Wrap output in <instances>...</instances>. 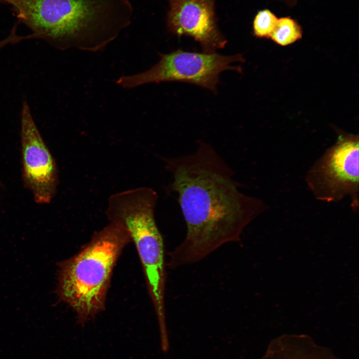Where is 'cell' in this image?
Returning a JSON list of instances; mask_svg holds the SVG:
<instances>
[{
    "mask_svg": "<svg viewBox=\"0 0 359 359\" xmlns=\"http://www.w3.org/2000/svg\"><path fill=\"white\" fill-rule=\"evenodd\" d=\"M162 160L186 226L184 240L170 253L171 268L198 262L239 240L245 227L266 209L262 200L239 190L231 169L208 144L200 142L191 154Z\"/></svg>",
    "mask_w": 359,
    "mask_h": 359,
    "instance_id": "6da1fadb",
    "label": "cell"
},
{
    "mask_svg": "<svg viewBox=\"0 0 359 359\" xmlns=\"http://www.w3.org/2000/svg\"><path fill=\"white\" fill-rule=\"evenodd\" d=\"M18 21L60 50H103L131 23L130 0H0Z\"/></svg>",
    "mask_w": 359,
    "mask_h": 359,
    "instance_id": "7a4b0ae2",
    "label": "cell"
},
{
    "mask_svg": "<svg viewBox=\"0 0 359 359\" xmlns=\"http://www.w3.org/2000/svg\"><path fill=\"white\" fill-rule=\"evenodd\" d=\"M131 241L125 227L111 221L78 253L60 264L58 295L82 326L104 310L114 267Z\"/></svg>",
    "mask_w": 359,
    "mask_h": 359,
    "instance_id": "3957f363",
    "label": "cell"
},
{
    "mask_svg": "<svg viewBox=\"0 0 359 359\" xmlns=\"http://www.w3.org/2000/svg\"><path fill=\"white\" fill-rule=\"evenodd\" d=\"M156 206L150 198L133 197L119 206L115 216L135 244L155 309L159 333L165 336L168 330L165 309L164 245L155 218Z\"/></svg>",
    "mask_w": 359,
    "mask_h": 359,
    "instance_id": "277c9868",
    "label": "cell"
},
{
    "mask_svg": "<svg viewBox=\"0 0 359 359\" xmlns=\"http://www.w3.org/2000/svg\"><path fill=\"white\" fill-rule=\"evenodd\" d=\"M159 61L150 69L138 74L120 77L116 83L123 88L165 81L193 84L216 92L221 72L226 70L239 71L230 64L242 61L241 55H220L216 52L199 53L178 49L160 54Z\"/></svg>",
    "mask_w": 359,
    "mask_h": 359,
    "instance_id": "5b68a950",
    "label": "cell"
},
{
    "mask_svg": "<svg viewBox=\"0 0 359 359\" xmlns=\"http://www.w3.org/2000/svg\"><path fill=\"white\" fill-rule=\"evenodd\" d=\"M359 139L341 135L312 166L307 183L318 200L336 202L349 195L351 207H359Z\"/></svg>",
    "mask_w": 359,
    "mask_h": 359,
    "instance_id": "8992f818",
    "label": "cell"
},
{
    "mask_svg": "<svg viewBox=\"0 0 359 359\" xmlns=\"http://www.w3.org/2000/svg\"><path fill=\"white\" fill-rule=\"evenodd\" d=\"M20 142L23 184L36 203H49L58 184L56 162L23 100L20 112Z\"/></svg>",
    "mask_w": 359,
    "mask_h": 359,
    "instance_id": "52a82bcc",
    "label": "cell"
},
{
    "mask_svg": "<svg viewBox=\"0 0 359 359\" xmlns=\"http://www.w3.org/2000/svg\"><path fill=\"white\" fill-rule=\"evenodd\" d=\"M168 0L167 25L171 32L192 37L205 53L225 47L227 40L216 23L215 0Z\"/></svg>",
    "mask_w": 359,
    "mask_h": 359,
    "instance_id": "ba28073f",
    "label": "cell"
},
{
    "mask_svg": "<svg viewBox=\"0 0 359 359\" xmlns=\"http://www.w3.org/2000/svg\"><path fill=\"white\" fill-rule=\"evenodd\" d=\"M262 359H339L308 336L284 335L269 344Z\"/></svg>",
    "mask_w": 359,
    "mask_h": 359,
    "instance_id": "9c48e42d",
    "label": "cell"
},
{
    "mask_svg": "<svg viewBox=\"0 0 359 359\" xmlns=\"http://www.w3.org/2000/svg\"><path fill=\"white\" fill-rule=\"evenodd\" d=\"M270 37L277 44L285 46L301 38L302 31L294 19L290 17H282L278 19Z\"/></svg>",
    "mask_w": 359,
    "mask_h": 359,
    "instance_id": "30bf717a",
    "label": "cell"
},
{
    "mask_svg": "<svg viewBox=\"0 0 359 359\" xmlns=\"http://www.w3.org/2000/svg\"><path fill=\"white\" fill-rule=\"evenodd\" d=\"M278 18L268 9L259 11L253 21V31L259 37L270 36L275 28Z\"/></svg>",
    "mask_w": 359,
    "mask_h": 359,
    "instance_id": "8fae6325",
    "label": "cell"
},
{
    "mask_svg": "<svg viewBox=\"0 0 359 359\" xmlns=\"http://www.w3.org/2000/svg\"><path fill=\"white\" fill-rule=\"evenodd\" d=\"M17 25L15 24L11 30L9 34L4 39L0 40V49L9 44L17 43L23 40L29 39L28 35L20 36L16 32Z\"/></svg>",
    "mask_w": 359,
    "mask_h": 359,
    "instance_id": "7c38bea8",
    "label": "cell"
}]
</instances>
